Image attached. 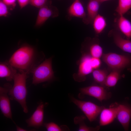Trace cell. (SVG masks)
<instances>
[{"instance_id":"obj_11","label":"cell","mask_w":131,"mask_h":131,"mask_svg":"<svg viewBox=\"0 0 131 131\" xmlns=\"http://www.w3.org/2000/svg\"><path fill=\"white\" fill-rule=\"evenodd\" d=\"M117 111V105L109 108L104 107L100 114V126L106 125L112 123L116 118Z\"/></svg>"},{"instance_id":"obj_7","label":"cell","mask_w":131,"mask_h":131,"mask_svg":"<svg viewBox=\"0 0 131 131\" xmlns=\"http://www.w3.org/2000/svg\"><path fill=\"white\" fill-rule=\"evenodd\" d=\"M91 56L85 55L82 57L79 64L78 71L73 75L76 81L80 82L84 81L86 76L92 72L94 70L91 63Z\"/></svg>"},{"instance_id":"obj_12","label":"cell","mask_w":131,"mask_h":131,"mask_svg":"<svg viewBox=\"0 0 131 131\" xmlns=\"http://www.w3.org/2000/svg\"><path fill=\"white\" fill-rule=\"evenodd\" d=\"M101 2L97 0H89L87 6V13L85 18L83 20L86 24H92L98 15Z\"/></svg>"},{"instance_id":"obj_18","label":"cell","mask_w":131,"mask_h":131,"mask_svg":"<svg viewBox=\"0 0 131 131\" xmlns=\"http://www.w3.org/2000/svg\"><path fill=\"white\" fill-rule=\"evenodd\" d=\"M92 24L95 31L97 34L101 33L106 25L105 18L103 16L98 14L94 18Z\"/></svg>"},{"instance_id":"obj_20","label":"cell","mask_w":131,"mask_h":131,"mask_svg":"<svg viewBox=\"0 0 131 131\" xmlns=\"http://www.w3.org/2000/svg\"><path fill=\"white\" fill-rule=\"evenodd\" d=\"M113 69L106 77L105 84L106 86L111 87L115 86L120 78L119 69Z\"/></svg>"},{"instance_id":"obj_26","label":"cell","mask_w":131,"mask_h":131,"mask_svg":"<svg viewBox=\"0 0 131 131\" xmlns=\"http://www.w3.org/2000/svg\"><path fill=\"white\" fill-rule=\"evenodd\" d=\"M47 0H30V3L32 6L40 8L45 5Z\"/></svg>"},{"instance_id":"obj_24","label":"cell","mask_w":131,"mask_h":131,"mask_svg":"<svg viewBox=\"0 0 131 131\" xmlns=\"http://www.w3.org/2000/svg\"><path fill=\"white\" fill-rule=\"evenodd\" d=\"M43 125L48 131H63L61 127L56 123L51 122L43 123Z\"/></svg>"},{"instance_id":"obj_31","label":"cell","mask_w":131,"mask_h":131,"mask_svg":"<svg viewBox=\"0 0 131 131\" xmlns=\"http://www.w3.org/2000/svg\"><path fill=\"white\" fill-rule=\"evenodd\" d=\"M101 3H102L108 0H97Z\"/></svg>"},{"instance_id":"obj_30","label":"cell","mask_w":131,"mask_h":131,"mask_svg":"<svg viewBox=\"0 0 131 131\" xmlns=\"http://www.w3.org/2000/svg\"><path fill=\"white\" fill-rule=\"evenodd\" d=\"M16 130L17 131H26L27 130H26L22 128H21L17 125H16Z\"/></svg>"},{"instance_id":"obj_17","label":"cell","mask_w":131,"mask_h":131,"mask_svg":"<svg viewBox=\"0 0 131 131\" xmlns=\"http://www.w3.org/2000/svg\"><path fill=\"white\" fill-rule=\"evenodd\" d=\"M118 27L120 31L128 38H131V23L123 15H119L117 21Z\"/></svg>"},{"instance_id":"obj_29","label":"cell","mask_w":131,"mask_h":131,"mask_svg":"<svg viewBox=\"0 0 131 131\" xmlns=\"http://www.w3.org/2000/svg\"><path fill=\"white\" fill-rule=\"evenodd\" d=\"M8 6H15L16 0H2Z\"/></svg>"},{"instance_id":"obj_9","label":"cell","mask_w":131,"mask_h":131,"mask_svg":"<svg viewBox=\"0 0 131 131\" xmlns=\"http://www.w3.org/2000/svg\"><path fill=\"white\" fill-rule=\"evenodd\" d=\"M116 118L125 131L128 130L131 118V106L125 104L117 105Z\"/></svg>"},{"instance_id":"obj_4","label":"cell","mask_w":131,"mask_h":131,"mask_svg":"<svg viewBox=\"0 0 131 131\" xmlns=\"http://www.w3.org/2000/svg\"><path fill=\"white\" fill-rule=\"evenodd\" d=\"M71 101L81 109L91 122L96 120L105 107L98 106L90 101L77 99L73 96H71Z\"/></svg>"},{"instance_id":"obj_15","label":"cell","mask_w":131,"mask_h":131,"mask_svg":"<svg viewBox=\"0 0 131 131\" xmlns=\"http://www.w3.org/2000/svg\"><path fill=\"white\" fill-rule=\"evenodd\" d=\"M68 13L71 17L84 19L86 16L83 7L80 0H75L69 8Z\"/></svg>"},{"instance_id":"obj_23","label":"cell","mask_w":131,"mask_h":131,"mask_svg":"<svg viewBox=\"0 0 131 131\" xmlns=\"http://www.w3.org/2000/svg\"><path fill=\"white\" fill-rule=\"evenodd\" d=\"M90 50L91 56L92 57L99 58L103 55L102 49L98 44L94 43L91 45Z\"/></svg>"},{"instance_id":"obj_8","label":"cell","mask_w":131,"mask_h":131,"mask_svg":"<svg viewBox=\"0 0 131 131\" xmlns=\"http://www.w3.org/2000/svg\"><path fill=\"white\" fill-rule=\"evenodd\" d=\"M12 86L6 83L0 87V108L1 112L6 117L12 120L10 98L8 93Z\"/></svg>"},{"instance_id":"obj_14","label":"cell","mask_w":131,"mask_h":131,"mask_svg":"<svg viewBox=\"0 0 131 131\" xmlns=\"http://www.w3.org/2000/svg\"><path fill=\"white\" fill-rule=\"evenodd\" d=\"M17 70L8 62H1L0 64V77L5 78L8 81L13 80Z\"/></svg>"},{"instance_id":"obj_16","label":"cell","mask_w":131,"mask_h":131,"mask_svg":"<svg viewBox=\"0 0 131 131\" xmlns=\"http://www.w3.org/2000/svg\"><path fill=\"white\" fill-rule=\"evenodd\" d=\"M113 36L114 42L118 47L124 51L131 53V41L129 39H124L115 32L113 33Z\"/></svg>"},{"instance_id":"obj_22","label":"cell","mask_w":131,"mask_h":131,"mask_svg":"<svg viewBox=\"0 0 131 131\" xmlns=\"http://www.w3.org/2000/svg\"><path fill=\"white\" fill-rule=\"evenodd\" d=\"M131 8V0H119L115 10L119 15H123Z\"/></svg>"},{"instance_id":"obj_21","label":"cell","mask_w":131,"mask_h":131,"mask_svg":"<svg viewBox=\"0 0 131 131\" xmlns=\"http://www.w3.org/2000/svg\"><path fill=\"white\" fill-rule=\"evenodd\" d=\"M92 75L95 81L103 86L107 76V73L105 71L99 69H95L92 72Z\"/></svg>"},{"instance_id":"obj_25","label":"cell","mask_w":131,"mask_h":131,"mask_svg":"<svg viewBox=\"0 0 131 131\" xmlns=\"http://www.w3.org/2000/svg\"><path fill=\"white\" fill-rule=\"evenodd\" d=\"M8 13L7 5L2 0H0V16L5 17L7 16Z\"/></svg>"},{"instance_id":"obj_28","label":"cell","mask_w":131,"mask_h":131,"mask_svg":"<svg viewBox=\"0 0 131 131\" xmlns=\"http://www.w3.org/2000/svg\"><path fill=\"white\" fill-rule=\"evenodd\" d=\"M19 5L21 8L27 5L30 2V0H17Z\"/></svg>"},{"instance_id":"obj_19","label":"cell","mask_w":131,"mask_h":131,"mask_svg":"<svg viewBox=\"0 0 131 131\" xmlns=\"http://www.w3.org/2000/svg\"><path fill=\"white\" fill-rule=\"evenodd\" d=\"M86 118L85 116L82 115L76 116L74 118V121L75 124L79 125L78 131H95L99 130L100 128V126H97L95 127L87 126L84 122Z\"/></svg>"},{"instance_id":"obj_6","label":"cell","mask_w":131,"mask_h":131,"mask_svg":"<svg viewBox=\"0 0 131 131\" xmlns=\"http://www.w3.org/2000/svg\"><path fill=\"white\" fill-rule=\"evenodd\" d=\"M79 97H82L84 95L94 97L100 102L109 98L111 93L107 91L103 86L92 85L81 88L80 89Z\"/></svg>"},{"instance_id":"obj_5","label":"cell","mask_w":131,"mask_h":131,"mask_svg":"<svg viewBox=\"0 0 131 131\" xmlns=\"http://www.w3.org/2000/svg\"><path fill=\"white\" fill-rule=\"evenodd\" d=\"M102 58L104 62L113 69H120L125 67L131 62V59L128 57L114 53L104 54Z\"/></svg>"},{"instance_id":"obj_10","label":"cell","mask_w":131,"mask_h":131,"mask_svg":"<svg viewBox=\"0 0 131 131\" xmlns=\"http://www.w3.org/2000/svg\"><path fill=\"white\" fill-rule=\"evenodd\" d=\"M44 105L41 102L31 117L26 122L28 127L38 128L43 125Z\"/></svg>"},{"instance_id":"obj_3","label":"cell","mask_w":131,"mask_h":131,"mask_svg":"<svg viewBox=\"0 0 131 131\" xmlns=\"http://www.w3.org/2000/svg\"><path fill=\"white\" fill-rule=\"evenodd\" d=\"M52 58L46 59L33 70L32 83L34 85L49 81L54 77L52 67Z\"/></svg>"},{"instance_id":"obj_27","label":"cell","mask_w":131,"mask_h":131,"mask_svg":"<svg viewBox=\"0 0 131 131\" xmlns=\"http://www.w3.org/2000/svg\"><path fill=\"white\" fill-rule=\"evenodd\" d=\"M91 63L92 67L94 69L98 68L100 65L101 61L99 58L91 57Z\"/></svg>"},{"instance_id":"obj_1","label":"cell","mask_w":131,"mask_h":131,"mask_svg":"<svg viewBox=\"0 0 131 131\" xmlns=\"http://www.w3.org/2000/svg\"><path fill=\"white\" fill-rule=\"evenodd\" d=\"M40 56L33 48L25 46L16 50L8 62L18 71L28 74L39 65Z\"/></svg>"},{"instance_id":"obj_13","label":"cell","mask_w":131,"mask_h":131,"mask_svg":"<svg viewBox=\"0 0 131 131\" xmlns=\"http://www.w3.org/2000/svg\"><path fill=\"white\" fill-rule=\"evenodd\" d=\"M51 8L45 5L40 8L36 20L35 25L40 26L43 24L50 17L57 16L58 13Z\"/></svg>"},{"instance_id":"obj_2","label":"cell","mask_w":131,"mask_h":131,"mask_svg":"<svg viewBox=\"0 0 131 131\" xmlns=\"http://www.w3.org/2000/svg\"><path fill=\"white\" fill-rule=\"evenodd\" d=\"M28 77V74L18 71L13 80V85L8 93L10 99L17 101L21 105L24 112L26 113L28 112L26 102L27 93L26 82Z\"/></svg>"}]
</instances>
